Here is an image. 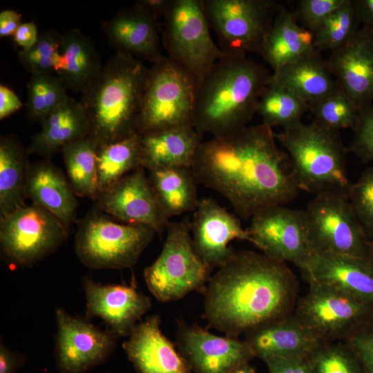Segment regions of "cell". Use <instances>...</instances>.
I'll use <instances>...</instances> for the list:
<instances>
[{
	"label": "cell",
	"instance_id": "1",
	"mask_svg": "<svg viewBox=\"0 0 373 373\" xmlns=\"http://www.w3.org/2000/svg\"><path fill=\"white\" fill-rule=\"evenodd\" d=\"M191 168L198 183L225 198L242 220L290 203L300 192L287 153L263 124L202 141Z\"/></svg>",
	"mask_w": 373,
	"mask_h": 373
},
{
	"label": "cell",
	"instance_id": "2",
	"mask_svg": "<svg viewBox=\"0 0 373 373\" xmlns=\"http://www.w3.org/2000/svg\"><path fill=\"white\" fill-rule=\"evenodd\" d=\"M298 291L287 263L262 253L235 251L202 291L203 318L209 327L238 338L293 313Z\"/></svg>",
	"mask_w": 373,
	"mask_h": 373
},
{
	"label": "cell",
	"instance_id": "3",
	"mask_svg": "<svg viewBox=\"0 0 373 373\" xmlns=\"http://www.w3.org/2000/svg\"><path fill=\"white\" fill-rule=\"evenodd\" d=\"M271 75L247 56L225 55L198 83L193 126L202 135L213 137L245 128L256 113Z\"/></svg>",
	"mask_w": 373,
	"mask_h": 373
},
{
	"label": "cell",
	"instance_id": "4",
	"mask_svg": "<svg viewBox=\"0 0 373 373\" xmlns=\"http://www.w3.org/2000/svg\"><path fill=\"white\" fill-rule=\"evenodd\" d=\"M148 69L140 59L115 52L82 94L79 102L89 122L88 137L97 149L137 133Z\"/></svg>",
	"mask_w": 373,
	"mask_h": 373
},
{
	"label": "cell",
	"instance_id": "5",
	"mask_svg": "<svg viewBox=\"0 0 373 373\" xmlns=\"http://www.w3.org/2000/svg\"><path fill=\"white\" fill-rule=\"evenodd\" d=\"M275 137L289 158L300 191L348 198L352 185L346 166L348 149L339 133L312 120L283 129Z\"/></svg>",
	"mask_w": 373,
	"mask_h": 373
},
{
	"label": "cell",
	"instance_id": "6",
	"mask_svg": "<svg viewBox=\"0 0 373 373\" xmlns=\"http://www.w3.org/2000/svg\"><path fill=\"white\" fill-rule=\"evenodd\" d=\"M197 85L194 76L169 57L152 64L142 95L137 133L192 125Z\"/></svg>",
	"mask_w": 373,
	"mask_h": 373
},
{
	"label": "cell",
	"instance_id": "7",
	"mask_svg": "<svg viewBox=\"0 0 373 373\" xmlns=\"http://www.w3.org/2000/svg\"><path fill=\"white\" fill-rule=\"evenodd\" d=\"M155 234L146 225L117 222L97 208L79 222L74 249L89 269H126L137 262Z\"/></svg>",
	"mask_w": 373,
	"mask_h": 373
},
{
	"label": "cell",
	"instance_id": "8",
	"mask_svg": "<svg viewBox=\"0 0 373 373\" xmlns=\"http://www.w3.org/2000/svg\"><path fill=\"white\" fill-rule=\"evenodd\" d=\"M211 269L195 253L188 218L169 222L161 253L144 271L147 287L162 303L182 298L193 291H202Z\"/></svg>",
	"mask_w": 373,
	"mask_h": 373
},
{
	"label": "cell",
	"instance_id": "9",
	"mask_svg": "<svg viewBox=\"0 0 373 373\" xmlns=\"http://www.w3.org/2000/svg\"><path fill=\"white\" fill-rule=\"evenodd\" d=\"M209 28L227 55L261 56L266 36L281 6L271 0H200Z\"/></svg>",
	"mask_w": 373,
	"mask_h": 373
},
{
	"label": "cell",
	"instance_id": "10",
	"mask_svg": "<svg viewBox=\"0 0 373 373\" xmlns=\"http://www.w3.org/2000/svg\"><path fill=\"white\" fill-rule=\"evenodd\" d=\"M162 43L172 59L202 81L225 54L213 41L200 0H171Z\"/></svg>",
	"mask_w": 373,
	"mask_h": 373
},
{
	"label": "cell",
	"instance_id": "11",
	"mask_svg": "<svg viewBox=\"0 0 373 373\" xmlns=\"http://www.w3.org/2000/svg\"><path fill=\"white\" fill-rule=\"evenodd\" d=\"M303 211L312 254L346 255L373 260V244L358 222L348 198L315 195Z\"/></svg>",
	"mask_w": 373,
	"mask_h": 373
},
{
	"label": "cell",
	"instance_id": "12",
	"mask_svg": "<svg viewBox=\"0 0 373 373\" xmlns=\"http://www.w3.org/2000/svg\"><path fill=\"white\" fill-rule=\"evenodd\" d=\"M68 229L44 208L26 204L0 219L1 254L12 265L30 266L57 250Z\"/></svg>",
	"mask_w": 373,
	"mask_h": 373
},
{
	"label": "cell",
	"instance_id": "13",
	"mask_svg": "<svg viewBox=\"0 0 373 373\" xmlns=\"http://www.w3.org/2000/svg\"><path fill=\"white\" fill-rule=\"evenodd\" d=\"M308 285L294 312L321 343L344 341L373 316L372 307L335 288L315 282Z\"/></svg>",
	"mask_w": 373,
	"mask_h": 373
},
{
	"label": "cell",
	"instance_id": "14",
	"mask_svg": "<svg viewBox=\"0 0 373 373\" xmlns=\"http://www.w3.org/2000/svg\"><path fill=\"white\" fill-rule=\"evenodd\" d=\"M249 242L265 255L297 267L312 256L304 211L282 204L265 207L251 218Z\"/></svg>",
	"mask_w": 373,
	"mask_h": 373
},
{
	"label": "cell",
	"instance_id": "15",
	"mask_svg": "<svg viewBox=\"0 0 373 373\" xmlns=\"http://www.w3.org/2000/svg\"><path fill=\"white\" fill-rule=\"evenodd\" d=\"M55 316V354L61 373H86L113 352L117 337L109 329L102 330L86 318L61 308L56 309Z\"/></svg>",
	"mask_w": 373,
	"mask_h": 373
},
{
	"label": "cell",
	"instance_id": "16",
	"mask_svg": "<svg viewBox=\"0 0 373 373\" xmlns=\"http://www.w3.org/2000/svg\"><path fill=\"white\" fill-rule=\"evenodd\" d=\"M144 169L139 167L126 175L99 193L94 202L113 218L150 227L161 237L169 219L161 209Z\"/></svg>",
	"mask_w": 373,
	"mask_h": 373
},
{
	"label": "cell",
	"instance_id": "17",
	"mask_svg": "<svg viewBox=\"0 0 373 373\" xmlns=\"http://www.w3.org/2000/svg\"><path fill=\"white\" fill-rule=\"evenodd\" d=\"M178 350L195 373H228L255 357L245 340L219 336L179 321Z\"/></svg>",
	"mask_w": 373,
	"mask_h": 373
},
{
	"label": "cell",
	"instance_id": "18",
	"mask_svg": "<svg viewBox=\"0 0 373 373\" xmlns=\"http://www.w3.org/2000/svg\"><path fill=\"white\" fill-rule=\"evenodd\" d=\"M192 243L201 260L211 270L220 268L233 255V240L249 241L240 220L211 198L200 199L192 222Z\"/></svg>",
	"mask_w": 373,
	"mask_h": 373
},
{
	"label": "cell",
	"instance_id": "19",
	"mask_svg": "<svg viewBox=\"0 0 373 373\" xmlns=\"http://www.w3.org/2000/svg\"><path fill=\"white\" fill-rule=\"evenodd\" d=\"M86 316L101 318L118 337H128L150 309L151 300L135 284L103 285L85 278Z\"/></svg>",
	"mask_w": 373,
	"mask_h": 373
},
{
	"label": "cell",
	"instance_id": "20",
	"mask_svg": "<svg viewBox=\"0 0 373 373\" xmlns=\"http://www.w3.org/2000/svg\"><path fill=\"white\" fill-rule=\"evenodd\" d=\"M339 88L363 109L373 100V30L361 26L327 59Z\"/></svg>",
	"mask_w": 373,
	"mask_h": 373
},
{
	"label": "cell",
	"instance_id": "21",
	"mask_svg": "<svg viewBox=\"0 0 373 373\" xmlns=\"http://www.w3.org/2000/svg\"><path fill=\"white\" fill-rule=\"evenodd\" d=\"M307 283L335 288L373 307V260L330 254H314L298 268Z\"/></svg>",
	"mask_w": 373,
	"mask_h": 373
},
{
	"label": "cell",
	"instance_id": "22",
	"mask_svg": "<svg viewBox=\"0 0 373 373\" xmlns=\"http://www.w3.org/2000/svg\"><path fill=\"white\" fill-rule=\"evenodd\" d=\"M158 19L135 2L103 23L108 44L121 53L154 64L164 56Z\"/></svg>",
	"mask_w": 373,
	"mask_h": 373
},
{
	"label": "cell",
	"instance_id": "23",
	"mask_svg": "<svg viewBox=\"0 0 373 373\" xmlns=\"http://www.w3.org/2000/svg\"><path fill=\"white\" fill-rule=\"evenodd\" d=\"M160 324L157 314L138 323L122 343L128 360L138 373H191L183 356L162 332Z\"/></svg>",
	"mask_w": 373,
	"mask_h": 373
},
{
	"label": "cell",
	"instance_id": "24",
	"mask_svg": "<svg viewBox=\"0 0 373 373\" xmlns=\"http://www.w3.org/2000/svg\"><path fill=\"white\" fill-rule=\"evenodd\" d=\"M255 357L307 356L321 343L294 312L266 323L245 334Z\"/></svg>",
	"mask_w": 373,
	"mask_h": 373
},
{
	"label": "cell",
	"instance_id": "25",
	"mask_svg": "<svg viewBox=\"0 0 373 373\" xmlns=\"http://www.w3.org/2000/svg\"><path fill=\"white\" fill-rule=\"evenodd\" d=\"M26 198L56 216L68 229L77 222V195L62 171L49 159L29 164Z\"/></svg>",
	"mask_w": 373,
	"mask_h": 373
},
{
	"label": "cell",
	"instance_id": "26",
	"mask_svg": "<svg viewBox=\"0 0 373 373\" xmlns=\"http://www.w3.org/2000/svg\"><path fill=\"white\" fill-rule=\"evenodd\" d=\"M139 134V133H138ZM141 166L149 171L191 166L202 135L192 125L139 134Z\"/></svg>",
	"mask_w": 373,
	"mask_h": 373
},
{
	"label": "cell",
	"instance_id": "27",
	"mask_svg": "<svg viewBox=\"0 0 373 373\" xmlns=\"http://www.w3.org/2000/svg\"><path fill=\"white\" fill-rule=\"evenodd\" d=\"M26 151L49 159L66 144L88 137L89 122L79 102L70 96L41 123Z\"/></svg>",
	"mask_w": 373,
	"mask_h": 373
},
{
	"label": "cell",
	"instance_id": "28",
	"mask_svg": "<svg viewBox=\"0 0 373 373\" xmlns=\"http://www.w3.org/2000/svg\"><path fill=\"white\" fill-rule=\"evenodd\" d=\"M271 79L308 104L339 88L327 60L316 49L284 66L272 74Z\"/></svg>",
	"mask_w": 373,
	"mask_h": 373
},
{
	"label": "cell",
	"instance_id": "29",
	"mask_svg": "<svg viewBox=\"0 0 373 373\" xmlns=\"http://www.w3.org/2000/svg\"><path fill=\"white\" fill-rule=\"evenodd\" d=\"M61 50L55 73L67 89L82 94L103 67L97 46L92 38L72 28L61 35Z\"/></svg>",
	"mask_w": 373,
	"mask_h": 373
},
{
	"label": "cell",
	"instance_id": "30",
	"mask_svg": "<svg viewBox=\"0 0 373 373\" xmlns=\"http://www.w3.org/2000/svg\"><path fill=\"white\" fill-rule=\"evenodd\" d=\"M298 21L294 12L283 6L274 17L261 55L274 73L316 49L313 33Z\"/></svg>",
	"mask_w": 373,
	"mask_h": 373
},
{
	"label": "cell",
	"instance_id": "31",
	"mask_svg": "<svg viewBox=\"0 0 373 373\" xmlns=\"http://www.w3.org/2000/svg\"><path fill=\"white\" fill-rule=\"evenodd\" d=\"M149 180L166 216L195 211L200 200L199 184L191 166H175L149 171Z\"/></svg>",
	"mask_w": 373,
	"mask_h": 373
},
{
	"label": "cell",
	"instance_id": "32",
	"mask_svg": "<svg viewBox=\"0 0 373 373\" xmlns=\"http://www.w3.org/2000/svg\"><path fill=\"white\" fill-rule=\"evenodd\" d=\"M27 151L12 135L0 139V219L26 205Z\"/></svg>",
	"mask_w": 373,
	"mask_h": 373
},
{
	"label": "cell",
	"instance_id": "33",
	"mask_svg": "<svg viewBox=\"0 0 373 373\" xmlns=\"http://www.w3.org/2000/svg\"><path fill=\"white\" fill-rule=\"evenodd\" d=\"M141 158L137 133L97 148L98 194L109 189L126 175L142 167Z\"/></svg>",
	"mask_w": 373,
	"mask_h": 373
},
{
	"label": "cell",
	"instance_id": "34",
	"mask_svg": "<svg viewBox=\"0 0 373 373\" xmlns=\"http://www.w3.org/2000/svg\"><path fill=\"white\" fill-rule=\"evenodd\" d=\"M61 151L75 193L94 201L98 195L95 145L86 137L65 145Z\"/></svg>",
	"mask_w": 373,
	"mask_h": 373
},
{
	"label": "cell",
	"instance_id": "35",
	"mask_svg": "<svg viewBox=\"0 0 373 373\" xmlns=\"http://www.w3.org/2000/svg\"><path fill=\"white\" fill-rule=\"evenodd\" d=\"M308 111L307 102L271 78L260 97L256 113L264 125L285 129L302 122Z\"/></svg>",
	"mask_w": 373,
	"mask_h": 373
},
{
	"label": "cell",
	"instance_id": "36",
	"mask_svg": "<svg viewBox=\"0 0 373 373\" xmlns=\"http://www.w3.org/2000/svg\"><path fill=\"white\" fill-rule=\"evenodd\" d=\"M27 84L28 115L30 119L41 123L48 115L68 98L64 83L52 73L30 74Z\"/></svg>",
	"mask_w": 373,
	"mask_h": 373
},
{
	"label": "cell",
	"instance_id": "37",
	"mask_svg": "<svg viewBox=\"0 0 373 373\" xmlns=\"http://www.w3.org/2000/svg\"><path fill=\"white\" fill-rule=\"evenodd\" d=\"M315 122L332 131L354 126L360 111L358 105L340 88L325 97L309 104Z\"/></svg>",
	"mask_w": 373,
	"mask_h": 373
},
{
	"label": "cell",
	"instance_id": "38",
	"mask_svg": "<svg viewBox=\"0 0 373 373\" xmlns=\"http://www.w3.org/2000/svg\"><path fill=\"white\" fill-rule=\"evenodd\" d=\"M360 28L352 0L334 11L314 32V44L318 51L336 50Z\"/></svg>",
	"mask_w": 373,
	"mask_h": 373
},
{
	"label": "cell",
	"instance_id": "39",
	"mask_svg": "<svg viewBox=\"0 0 373 373\" xmlns=\"http://www.w3.org/2000/svg\"><path fill=\"white\" fill-rule=\"evenodd\" d=\"M307 359L312 373H364L359 360L343 341L323 343Z\"/></svg>",
	"mask_w": 373,
	"mask_h": 373
},
{
	"label": "cell",
	"instance_id": "40",
	"mask_svg": "<svg viewBox=\"0 0 373 373\" xmlns=\"http://www.w3.org/2000/svg\"><path fill=\"white\" fill-rule=\"evenodd\" d=\"M61 35L55 30L39 34L37 43L28 50H20L19 61L30 74L52 73L61 57Z\"/></svg>",
	"mask_w": 373,
	"mask_h": 373
},
{
	"label": "cell",
	"instance_id": "41",
	"mask_svg": "<svg viewBox=\"0 0 373 373\" xmlns=\"http://www.w3.org/2000/svg\"><path fill=\"white\" fill-rule=\"evenodd\" d=\"M348 200L361 228L373 244V164L352 183Z\"/></svg>",
	"mask_w": 373,
	"mask_h": 373
},
{
	"label": "cell",
	"instance_id": "42",
	"mask_svg": "<svg viewBox=\"0 0 373 373\" xmlns=\"http://www.w3.org/2000/svg\"><path fill=\"white\" fill-rule=\"evenodd\" d=\"M353 140L348 149L363 163L373 164V106L363 108L352 128Z\"/></svg>",
	"mask_w": 373,
	"mask_h": 373
},
{
	"label": "cell",
	"instance_id": "43",
	"mask_svg": "<svg viewBox=\"0 0 373 373\" xmlns=\"http://www.w3.org/2000/svg\"><path fill=\"white\" fill-rule=\"evenodd\" d=\"M345 0H301L294 12L302 26L314 33Z\"/></svg>",
	"mask_w": 373,
	"mask_h": 373
},
{
	"label": "cell",
	"instance_id": "44",
	"mask_svg": "<svg viewBox=\"0 0 373 373\" xmlns=\"http://www.w3.org/2000/svg\"><path fill=\"white\" fill-rule=\"evenodd\" d=\"M343 342L354 352L364 373H373V316Z\"/></svg>",
	"mask_w": 373,
	"mask_h": 373
},
{
	"label": "cell",
	"instance_id": "45",
	"mask_svg": "<svg viewBox=\"0 0 373 373\" xmlns=\"http://www.w3.org/2000/svg\"><path fill=\"white\" fill-rule=\"evenodd\" d=\"M265 362L269 373H312L307 356L272 357Z\"/></svg>",
	"mask_w": 373,
	"mask_h": 373
},
{
	"label": "cell",
	"instance_id": "46",
	"mask_svg": "<svg viewBox=\"0 0 373 373\" xmlns=\"http://www.w3.org/2000/svg\"><path fill=\"white\" fill-rule=\"evenodd\" d=\"M23 106V103L9 87L0 85V119L10 116Z\"/></svg>",
	"mask_w": 373,
	"mask_h": 373
},
{
	"label": "cell",
	"instance_id": "47",
	"mask_svg": "<svg viewBox=\"0 0 373 373\" xmlns=\"http://www.w3.org/2000/svg\"><path fill=\"white\" fill-rule=\"evenodd\" d=\"M38 38L36 24L33 22H26L19 26L13 36V41L21 50H28L37 43Z\"/></svg>",
	"mask_w": 373,
	"mask_h": 373
},
{
	"label": "cell",
	"instance_id": "48",
	"mask_svg": "<svg viewBox=\"0 0 373 373\" xmlns=\"http://www.w3.org/2000/svg\"><path fill=\"white\" fill-rule=\"evenodd\" d=\"M24 361L25 357L22 354L12 351L1 341L0 373H16Z\"/></svg>",
	"mask_w": 373,
	"mask_h": 373
},
{
	"label": "cell",
	"instance_id": "49",
	"mask_svg": "<svg viewBox=\"0 0 373 373\" xmlns=\"http://www.w3.org/2000/svg\"><path fill=\"white\" fill-rule=\"evenodd\" d=\"M21 23L19 13L13 10H3L0 12V37H13Z\"/></svg>",
	"mask_w": 373,
	"mask_h": 373
},
{
	"label": "cell",
	"instance_id": "50",
	"mask_svg": "<svg viewBox=\"0 0 373 373\" xmlns=\"http://www.w3.org/2000/svg\"><path fill=\"white\" fill-rule=\"evenodd\" d=\"M352 1L360 25L373 30V0Z\"/></svg>",
	"mask_w": 373,
	"mask_h": 373
},
{
	"label": "cell",
	"instance_id": "51",
	"mask_svg": "<svg viewBox=\"0 0 373 373\" xmlns=\"http://www.w3.org/2000/svg\"><path fill=\"white\" fill-rule=\"evenodd\" d=\"M135 2L146 9L158 19L164 17L171 0H138Z\"/></svg>",
	"mask_w": 373,
	"mask_h": 373
},
{
	"label": "cell",
	"instance_id": "52",
	"mask_svg": "<svg viewBox=\"0 0 373 373\" xmlns=\"http://www.w3.org/2000/svg\"><path fill=\"white\" fill-rule=\"evenodd\" d=\"M228 373H256L255 370L249 363L242 365Z\"/></svg>",
	"mask_w": 373,
	"mask_h": 373
}]
</instances>
